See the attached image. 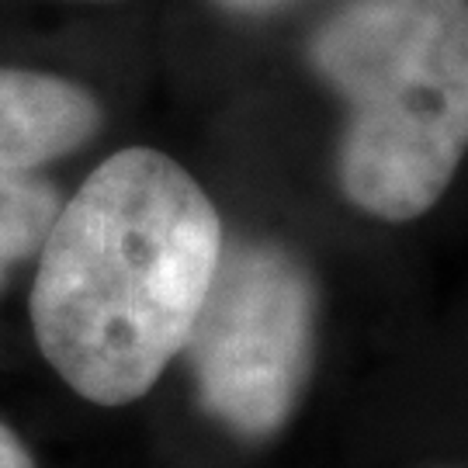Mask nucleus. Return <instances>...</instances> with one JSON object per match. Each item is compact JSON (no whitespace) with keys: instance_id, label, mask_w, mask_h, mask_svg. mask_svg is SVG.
Segmentation results:
<instances>
[{"instance_id":"obj_5","label":"nucleus","mask_w":468,"mask_h":468,"mask_svg":"<svg viewBox=\"0 0 468 468\" xmlns=\"http://www.w3.org/2000/svg\"><path fill=\"white\" fill-rule=\"evenodd\" d=\"M56 216L59 198L46 181L28 174H0V282L42 250Z\"/></svg>"},{"instance_id":"obj_2","label":"nucleus","mask_w":468,"mask_h":468,"mask_svg":"<svg viewBox=\"0 0 468 468\" xmlns=\"http://www.w3.org/2000/svg\"><path fill=\"white\" fill-rule=\"evenodd\" d=\"M309 59L347 104V201L382 222L431 212L468 153V0H344Z\"/></svg>"},{"instance_id":"obj_4","label":"nucleus","mask_w":468,"mask_h":468,"mask_svg":"<svg viewBox=\"0 0 468 468\" xmlns=\"http://www.w3.org/2000/svg\"><path fill=\"white\" fill-rule=\"evenodd\" d=\"M98 122L84 87L32 69H0V174H28L67 156L94 135Z\"/></svg>"},{"instance_id":"obj_6","label":"nucleus","mask_w":468,"mask_h":468,"mask_svg":"<svg viewBox=\"0 0 468 468\" xmlns=\"http://www.w3.org/2000/svg\"><path fill=\"white\" fill-rule=\"evenodd\" d=\"M0 468H35L28 448L17 441L7 423H0Z\"/></svg>"},{"instance_id":"obj_3","label":"nucleus","mask_w":468,"mask_h":468,"mask_svg":"<svg viewBox=\"0 0 468 468\" xmlns=\"http://www.w3.org/2000/svg\"><path fill=\"white\" fill-rule=\"evenodd\" d=\"M316 347V288L299 257L271 243L222 250L185 357L208 417L268 441L299 406Z\"/></svg>"},{"instance_id":"obj_7","label":"nucleus","mask_w":468,"mask_h":468,"mask_svg":"<svg viewBox=\"0 0 468 468\" xmlns=\"http://www.w3.org/2000/svg\"><path fill=\"white\" fill-rule=\"evenodd\" d=\"M222 7L229 11H243V15H257V11H271V7H282L288 0H218Z\"/></svg>"},{"instance_id":"obj_1","label":"nucleus","mask_w":468,"mask_h":468,"mask_svg":"<svg viewBox=\"0 0 468 468\" xmlns=\"http://www.w3.org/2000/svg\"><path fill=\"white\" fill-rule=\"evenodd\" d=\"M222 257V222L170 156H108L59 208L38 250L35 340L87 402L146 396L185 351Z\"/></svg>"}]
</instances>
